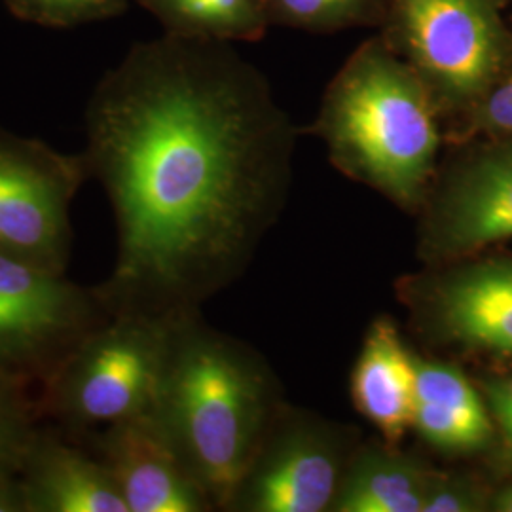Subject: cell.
<instances>
[{
	"label": "cell",
	"mask_w": 512,
	"mask_h": 512,
	"mask_svg": "<svg viewBox=\"0 0 512 512\" xmlns=\"http://www.w3.org/2000/svg\"><path fill=\"white\" fill-rule=\"evenodd\" d=\"M110 313L93 287L0 256V374L38 387Z\"/></svg>",
	"instance_id": "52a82bcc"
},
{
	"label": "cell",
	"mask_w": 512,
	"mask_h": 512,
	"mask_svg": "<svg viewBox=\"0 0 512 512\" xmlns=\"http://www.w3.org/2000/svg\"><path fill=\"white\" fill-rule=\"evenodd\" d=\"M440 327L458 342L512 351V262L467 268L440 285Z\"/></svg>",
	"instance_id": "7c38bea8"
},
{
	"label": "cell",
	"mask_w": 512,
	"mask_h": 512,
	"mask_svg": "<svg viewBox=\"0 0 512 512\" xmlns=\"http://www.w3.org/2000/svg\"><path fill=\"white\" fill-rule=\"evenodd\" d=\"M437 110L418 73L385 38H376L330 84L317 128L340 169L412 205L435 173Z\"/></svg>",
	"instance_id": "3957f363"
},
{
	"label": "cell",
	"mask_w": 512,
	"mask_h": 512,
	"mask_svg": "<svg viewBox=\"0 0 512 512\" xmlns=\"http://www.w3.org/2000/svg\"><path fill=\"white\" fill-rule=\"evenodd\" d=\"M366 4H370V6H374L376 10L380 8V4H382V0H365Z\"/></svg>",
	"instance_id": "d4e9b609"
},
{
	"label": "cell",
	"mask_w": 512,
	"mask_h": 512,
	"mask_svg": "<svg viewBox=\"0 0 512 512\" xmlns=\"http://www.w3.org/2000/svg\"><path fill=\"white\" fill-rule=\"evenodd\" d=\"M266 10L270 19L315 31L344 29L376 14L365 0H266Z\"/></svg>",
	"instance_id": "ac0fdd59"
},
{
	"label": "cell",
	"mask_w": 512,
	"mask_h": 512,
	"mask_svg": "<svg viewBox=\"0 0 512 512\" xmlns=\"http://www.w3.org/2000/svg\"><path fill=\"white\" fill-rule=\"evenodd\" d=\"M471 126L486 133L512 135V59L494 88L476 103Z\"/></svg>",
	"instance_id": "ffe728a7"
},
{
	"label": "cell",
	"mask_w": 512,
	"mask_h": 512,
	"mask_svg": "<svg viewBox=\"0 0 512 512\" xmlns=\"http://www.w3.org/2000/svg\"><path fill=\"white\" fill-rule=\"evenodd\" d=\"M484 389L495 421L499 423L512 452V378L492 380L484 385Z\"/></svg>",
	"instance_id": "7402d4cb"
},
{
	"label": "cell",
	"mask_w": 512,
	"mask_h": 512,
	"mask_svg": "<svg viewBox=\"0 0 512 512\" xmlns=\"http://www.w3.org/2000/svg\"><path fill=\"white\" fill-rule=\"evenodd\" d=\"M213 507L232 509L260 458L268 389L255 357L205 327L200 311L175 321L150 412Z\"/></svg>",
	"instance_id": "7a4b0ae2"
},
{
	"label": "cell",
	"mask_w": 512,
	"mask_h": 512,
	"mask_svg": "<svg viewBox=\"0 0 512 512\" xmlns=\"http://www.w3.org/2000/svg\"><path fill=\"white\" fill-rule=\"evenodd\" d=\"M76 440L109 467L129 512L215 509L152 414L110 423Z\"/></svg>",
	"instance_id": "ba28073f"
},
{
	"label": "cell",
	"mask_w": 512,
	"mask_h": 512,
	"mask_svg": "<svg viewBox=\"0 0 512 512\" xmlns=\"http://www.w3.org/2000/svg\"><path fill=\"white\" fill-rule=\"evenodd\" d=\"M90 177L109 196L110 315L175 319L245 272L291 184L294 131L264 76L226 40L137 44L86 110Z\"/></svg>",
	"instance_id": "6da1fadb"
},
{
	"label": "cell",
	"mask_w": 512,
	"mask_h": 512,
	"mask_svg": "<svg viewBox=\"0 0 512 512\" xmlns=\"http://www.w3.org/2000/svg\"><path fill=\"white\" fill-rule=\"evenodd\" d=\"M19 18L42 25H78L118 14L126 0H6Z\"/></svg>",
	"instance_id": "d6986e66"
},
{
	"label": "cell",
	"mask_w": 512,
	"mask_h": 512,
	"mask_svg": "<svg viewBox=\"0 0 512 512\" xmlns=\"http://www.w3.org/2000/svg\"><path fill=\"white\" fill-rule=\"evenodd\" d=\"M37 384L0 374V476H18L40 427Z\"/></svg>",
	"instance_id": "e0dca14e"
},
{
	"label": "cell",
	"mask_w": 512,
	"mask_h": 512,
	"mask_svg": "<svg viewBox=\"0 0 512 512\" xmlns=\"http://www.w3.org/2000/svg\"><path fill=\"white\" fill-rule=\"evenodd\" d=\"M431 475L410 459L370 454L361 459L336 499L340 512H421Z\"/></svg>",
	"instance_id": "9a60e30c"
},
{
	"label": "cell",
	"mask_w": 512,
	"mask_h": 512,
	"mask_svg": "<svg viewBox=\"0 0 512 512\" xmlns=\"http://www.w3.org/2000/svg\"><path fill=\"white\" fill-rule=\"evenodd\" d=\"M414 357L391 321H376L353 370L351 393L357 408L389 442H399L412 427Z\"/></svg>",
	"instance_id": "4fadbf2b"
},
{
	"label": "cell",
	"mask_w": 512,
	"mask_h": 512,
	"mask_svg": "<svg viewBox=\"0 0 512 512\" xmlns=\"http://www.w3.org/2000/svg\"><path fill=\"white\" fill-rule=\"evenodd\" d=\"M158 18L171 33L226 42L258 38L270 21L266 0H179Z\"/></svg>",
	"instance_id": "2e32d148"
},
{
	"label": "cell",
	"mask_w": 512,
	"mask_h": 512,
	"mask_svg": "<svg viewBox=\"0 0 512 512\" xmlns=\"http://www.w3.org/2000/svg\"><path fill=\"white\" fill-rule=\"evenodd\" d=\"M340 459L317 437L298 435L274 456L256 459L232 509L256 512H321L336 495Z\"/></svg>",
	"instance_id": "8fae6325"
},
{
	"label": "cell",
	"mask_w": 512,
	"mask_h": 512,
	"mask_svg": "<svg viewBox=\"0 0 512 512\" xmlns=\"http://www.w3.org/2000/svg\"><path fill=\"white\" fill-rule=\"evenodd\" d=\"M512 238V143L458 165L425 220V256H456Z\"/></svg>",
	"instance_id": "9c48e42d"
},
{
	"label": "cell",
	"mask_w": 512,
	"mask_h": 512,
	"mask_svg": "<svg viewBox=\"0 0 512 512\" xmlns=\"http://www.w3.org/2000/svg\"><path fill=\"white\" fill-rule=\"evenodd\" d=\"M0 512H27L18 476H0Z\"/></svg>",
	"instance_id": "603a6c76"
},
{
	"label": "cell",
	"mask_w": 512,
	"mask_h": 512,
	"mask_svg": "<svg viewBox=\"0 0 512 512\" xmlns=\"http://www.w3.org/2000/svg\"><path fill=\"white\" fill-rule=\"evenodd\" d=\"M476 509L478 497L469 486L431 475L421 512H467Z\"/></svg>",
	"instance_id": "44dd1931"
},
{
	"label": "cell",
	"mask_w": 512,
	"mask_h": 512,
	"mask_svg": "<svg viewBox=\"0 0 512 512\" xmlns=\"http://www.w3.org/2000/svg\"><path fill=\"white\" fill-rule=\"evenodd\" d=\"M18 478L27 512H129L109 467L55 425L40 423Z\"/></svg>",
	"instance_id": "30bf717a"
},
{
	"label": "cell",
	"mask_w": 512,
	"mask_h": 512,
	"mask_svg": "<svg viewBox=\"0 0 512 512\" xmlns=\"http://www.w3.org/2000/svg\"><path fill=\"white\" fill-rule=\"evenodd\" d=\"M412 427L442 450L469 452L492 437V421L475 387L450 365L414 359Z\"/></svg>",
	"instance_id": "5bb4252c"
},
{
	"label": "cell",
	"mask_w": 512,
	"mask_h": 512,
	"mask_svg": "<svg viewBox=\"0 0 512 512\" xmlns=\"http://www.w3.org/2000/svg\"><path fill=\"white\" fill-rule=\"evenodd\" d=\"M175 319L110 315L38 387L40 416L73 439L154 410Z\"/></svg>",
	"instance_id": "277c9868"
},
{
	"label": "cell",
	"mask_w": 512,
	"mask_h": 512,
	"mask_svg": "<svg viewBox=\"0 0 512 512\" xmlns=\"http://www.w3.org/2000/svg\"><path fill=\"white\" fill-rule=\"evenodd\" d=\"M505 0H391V48L418 73L437 107H473L512 59Z\"/></svg>",
	"instance_id": "5b68a950"
},
{
	"label": "cell",
	"mask_w": 512,
	"mask_h": 512,
	"mask_svg": "<svg viewBox=\"0 0 512 512\" xmlns=\"http://www.w3.org/2000/svg\"><path fill=\"white\" fill-rule=\"evenodd\" d=\"M88 179L84 154H63L0 128V256L67 275L71 205Z\"/></svg>",
	"instance_id": "8992f818"
},
{
	"label": "cell",
	"mask_w": 512,
	"mask_h": 512,
	"mask_svg": "<svg viewBox=\"0 0 512 512\" xmlns=\"http://www.w3.org/2000/svg\"><path fill=\"white\" fill-rule=\"evenodd\" d=\"M495 511L512 512V486L495 497Z\"/></svg>",
	"instance_id": "cb8c5ba5"
}]
</instances>
